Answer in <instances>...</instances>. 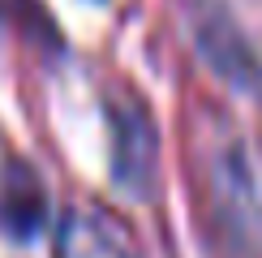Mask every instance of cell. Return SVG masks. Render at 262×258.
Listing matches in <instances>:
<instances>
[{
	"label": "cell",
	"mask_w": 262,
	"mask_h": 258,
	"mask_svg": "<svg viewBox=\"0 0 262 258\" xmlns=\"http://www.w3.org/2000/svg\"><path fill=\"white\" fill-rule=\"evenodd\" d=\"M107 129H112V177L121 181L129 193H146L150 177H155V159H159V138L155 121L134 95L107 103Z\"/></svg>",
	"instance_id": "cell-2"
},
{
	"label": "cell",
	"mask_w": 262,
	"mask_h": 258,
	"mask_svg": "<svg viewBox=\"0 0 262 258\" xmlns=\"http://www.w3.org/2000/svg\"><path fill=\"white\" fill-rule=\"evenodd\" d=\"M193 39H198L202 60L211 64L224 82L241 86V91H254V86L262 82V64L254 56V48L245 43L241 26H236L224 9L206 5L202 13H198V22H193Z\"/></svg>",
	"instance_id": "cell-4"
},
{
	"label": "cell",
	"mask_w": 262,
	"mask_h": 258,
	"mask_svg": "<svg viewBox=\"0 0 262 258\" xmlns=\"http://www.w3.org/2000/svg\"><path fill=\"white\" fill-rule=\"evenodd\" d=\"M52 258H142L138 241L121 215L99 202L69 207L52 236Z\"/></svg>",
	"instance_id": "cell-3"
},
{
	"label": "cell",
	"mask_w": 262,
	"mask_h": 258,
	"mask_svg": "<svg viewBox=\"0 0 262 258\" xmlns=\"http://www.w3.org/2000/svg\"><path fill=\"white\" fill-rule=\"evenodd\" d=\"M198 177L202 198L220 228L236 250H249L262 232V185L245 138L232 125L211 121L198 138Z\"/></svg>",
	"instance_id": "cell-1"
},
{
	"label": "cell",
	"mask_w": 262,
	"mask_h": 258,
	"mask_svg": "<svg viewBox=\"0 0 262 258\" xmlns=\"http://www.w3.org/2000/svg\"><path fill=\"white\" fill-rule=\"evenodd\" d=\"M43 220H48V193H43L39 177L26 164H5L0 172V232L13 241H30Z\"/></svg>",
	"instance_id": "cell-5"
}]
</instances>
